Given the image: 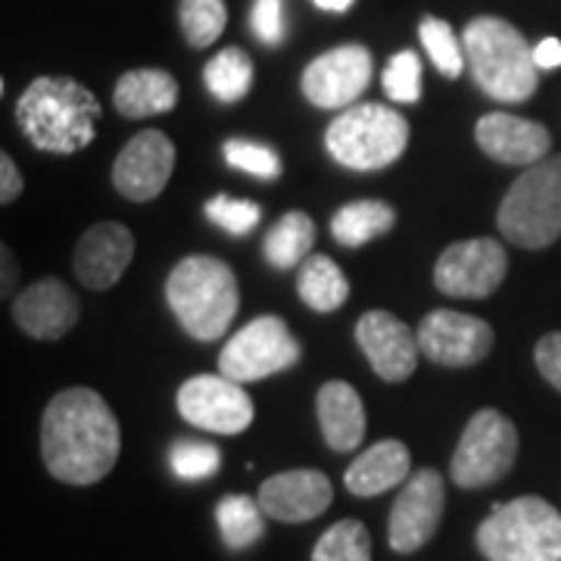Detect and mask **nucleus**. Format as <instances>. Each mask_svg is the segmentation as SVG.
I'll return each instance as SVG.
<instances>
[{
    "label": "nucleus",
    "mask_w": 561,
    "mask_h": 561,
    "mask_svg": "<svg viewBox=\"0 0 561 561\" xmlns=\"http://www.w3.org/2000/svg\"><path fill=\"white\" fill-rule=\"evenodd\" d=\"M113 103L128 119H147L175 110L179 103V81L162 69H131L116 81Z\"/></svg>",
    "instance_id": "obj_23"
},
{
    "label": "nucleus",
    "mask_w": 561,
    "mask_h": 561,
    "mask_svg": "<svg viewBox=\"0 0 561 561\" xmlns=\"http://www.w3.org/2000/svg\"><path fill=\"white\" fill-rule=\"evenodd\" d=\"M508 272L505 247L493 238H471L443 250L434 265V284L446 297L459 300H483L496 294Z\"/></svg>",
    "instance_id": "obj_10"
},
{
    "label": "nucleus",
    "mask_w": 561,
    "mask_h": 561,
    "mask_svg": "<svg viewBox=\"0 0 561 561\" xmlns=\"http://www.w3.org/2000/svg\"><path fill=\"white\" fill-rule=\"evenodd\" d=\"M206 216L213 225H219L221 231L241 238L250 234L262 219V209L256 203L250 201H231V197H216V201L206 203Z\"/></svg>",
    "instance_id": "obj_35"
},
{
    "label": "nucleus",
    "mask_w": 561,
    "mask_h": 561,
    "mask_svg": "<svg viewBox=\"0 0 561 561\" xmlns=\"http://www.w3.org/2000/svg\"><path fill=\"white\" fill-rule=\"evenodd\" d=\"M419 38L427 50L431 62L437 66V72L446 76V79H459L461 76V47L453 25L446 20H437V16H424L419 25Z\"/></svg>",
    "instance_id": "obj_30"
},
{
    "label": "nucleus",
    "mask_w": 561,
    "mask_h": 561,
    "mask_svg": "<svg viewBox=\"0 0 561 561\" xmlns=\"http://www.w3.org/2000/svg\"><path fill=\"white\" fill-rule=\"evenodd\" d=\"M312 561H371V537L365 524L346 518L324 530L312 549Z\"/></svg>",
    "instance_id": "obj_29"
},
{
    "label": "nucleus",
    "mask_w": 561,
    "mask_h": 561,
    "mask_svg": "<svg viewBox=\"0 0 561 561\" xmlns=\"http://www.w3.org/2000/svg\"><path fill=\"white\" fill-rule=\"evenodd\" d=\"M101 113L98 98L69 76H41L16 103L22 135L44 153H76L88 147Z\"/></svg>",
    "instance_id": "obj_2"
},
{
    "label": "nucleus",
    "mask_w": 561,
    "mask_h": 561,
    "mask_svg": "<svg viewBox=\"0 0 561 561\" xmlns=\"http://www.w3.org/2000/svg\"><path fill=\"white\" fill-rule=\"evenodd\" d=\"M324 144L346 169L375 172L400 160L409 144V122L381 103H356L331 122Z\"/></svg>",
    "instance_id": "obj_7"
},
{
    "label": "nucleus",
    "mask_w": 561,
    "mask_h": 561,
    "mask_svg": "<svg viewBox=\"0 0 561 561\" xmlns=\"http://www.w3.org/2000/svg\"><path fill=\"white\" fill-rule=\"evenodd\" d=\"M518 459V431L496 409H481L461 431L449 474L461 490H481L502 481Z\"/></svg>",
    "instance_id": "obj_8"
},
{
    "label": "nucleus",
    "mask_w": 561,
    "mask_h": 561,
    "mask_svg": "<svg viewBox=\"0 0 561 561\" xmlns=\"http://www.w3.org/2000/svg\"><path fill=\"white\" fill-rule=\"evenodd\" d=\"M486 561H561V515L540 496L496 505L478 527Z\"/></svg>",
    "instance_id": "obj_5"
},
{
    "label": "nucleus",
    "mask_w": 561,
    "mask_h": 561,
    "mask_svg": "<svg viewBox=\"0 0 561 561\" xmlns=\"http://www.w3.org/2000/svg\"><path fill=\"white\" fill-rule=\"evenodd\" d=\"M316 7H321V10H328V13H346L356 0H312Z\"/></svg>",
    "instance_id": "obj_41"
},
{
    "label": "nucleus",
    "mask_w": 561,
    "mask_h": 561,
    "mask_svg": "<svg viewBox=\"0 0 561 561\" xmlns=\"http://www.w3.org/2000/svg\"><path fill=\"white\" fill-rule=\"evenodd\" d=\"M16 280V265L10 260V250L3 247V294H10V284Z\"/></svg>",
    "instance_id": "obj_40"
},
{
    "label": "nucleus",
    "mask_w": 561,
    "mask_h": 561,
    "mask_svg": "<svg viewBox=\"0 0 561 561\" xmlns=\"http://www.w3.org/2000/svg\"><path fill=\"white\" fill-rule=\"evenodd\" d=\"M500 231L522 250H542L561 238V157L527 165L505 194Z\"/></svg>",
    "instance_id": "obj_6"
},
{
    "label": "nucleus",
    "mask_w": 561,
    "mask_h": 561,
    "mask_svg": "<svg viewBox=\"0 0 561 561\" xmlns=\"http://www.w3.org/2000/svg\"><path fill=\"white\" fill-rule=\"evenodd\" d=\"M321 434L334 453H353L365 437V405L346 381H328L319 390Z\"/></svg>",
    "instance_id": "obj_22"
},
{
    "label": "nucleus",
    "mask_w": 561,
    "mask_h": 561,
    "mask_svg": "<svg viewBox=\"0 0 561 561\" xmlns=\"http://www.w3.org/2000/svg\"><path fill=\"white\" fill-rule=\"evenodd\" d=\"M383 91L397 103H415L421 98V60L412 50L397 54L383 69Z\"/></svg>",
    "instance_id": "obj_34"
},
{
    "label": "nucleus",
    "mask_w": 561,
    "mask_h": 561,
    "mask_svg": "<svg viewBox=\"0 0 561 561\" xmlns=\"http://www.w3.org/2000/svg\"><path fill=\"white\" fill-rule=\"evenodd\" d=\"M169 465L181 481H206L219 471L221 453L213 443L175 440L169 449Z\"/></svg>",
    "instance_id": "obj_32"
},
{
    "label": "nucleus",
    "mask_w": 561,
    "mask_h": 561,
    "mask_svg": "<svg viewBox=\"0 0 561 561\" xmlns=\"http://www.w3.org/2000/svg\"><path fill=\"white\" fill-rule=\"evenodd\" d=\"M165 300L191 337L216 341L238 316L241 290L228 262L216 256H187L165 280Z\"/></svg>",
    "instance_id": "obj_4"
},
{
    "label": "nucleus",
    "mask_w": 561,
    "mask_h": 561,
    "mask_svg": "<svg viewBox=\"0 0 561 561\" xmlns=\"http://www.w3.org/2000/svg\"><path fill=\"white\" fill-rule=\"evenodd\" d=\"M0 175H3V184H0V201H3V206H7V203H13L22 194V175H20V169H16V162L10 160V153H3V157H0Z\"/></svg>",
    "instance_id": "obj_38"
},
{
    "label": "nucleus",
    "mask_w": 561,
    "mask_h": 561,
    "mask_svg": "<svg viewBox=\"0 0 561 561\" xmlns=\"http://www.w3.org/2000/svg\"><path fill=\"white\" fill-rule=\"evenodd\" d=\"M534 60L540 69H559L561 66V41L559 38H542L534 47Z\"/></svg>",
    "instance_id": "obj_39"
},
{
    "label": "nucleus",
    "mask_w": 561,
    "mask_h": 561,
    "mask_svg": "<svg viewBox=\"0 0 561 561\" xmlns=\"http://www.w3.org/2000/svg\"><path fill=\"white\" fill-rule=\"evenodd\" d=\"M474 138L490 160L524 169L546 160L552 147V138L540 122L522 119L512 113H486L474 128Z\"/></svg>",
    "instance_id": "obj_19"
},
{
    "label": "nucleus",
    "mask_w": 561,
    "mask_h": 561,
    "mask_svg": "<svg viewBox=\"0 0 561 561\" xmlns=\"http://www.w3.org/2000/svg\"><path fill=\"white\" fill-rule=\"evenodd\" d=\"M206 88L219 103H238L247 98L253 84V60L241 47H225L213 60L206 62Z\"/></svg>",
    "instance_id": "obj_27"
},
{
    "label": "nucleus",
    "mask_w": 561,
    "mask_h": 561,
    "mask_svg": "<svg viewBox=\"0 0 561 561\" xmlns=\"http://www.w3.org/2000/svg\"><path fill=\"white\" fill-rule=\"evenodd\" d=\"M228 22V10L221 0H181V28L191 47H209L219 41Z\"/></svg>",
    "instance_id": "obj_31"
},
{
    "label": "nucleus",
    "mask_w": 561,
    "mask_h": 561,
    "mask_svg": "<svg viewBox=\"0 0 561 561\" xmlns=\"http://www.w3.org/2000/svg\"><path fill=\"white\" fill-rule=\"evenodd\" d=\"M300 356V343L287 331V324L278 316H262L225 343L219 356V371L238 383L262 381L284 368H294Z\"/></svg>",
    "instance_id": "obj_9"
},
{
    "label": "nucleus",
    "mask_w": 561,
    "mask_h": 561,
    "mask_svg": "<svg viewBox=\"0 0 561 561\" xmlns=\"http://www.w3.org/2000/svg\"><path fill=\"white\" fill-rule=\"evenodd\" d=\"M443 518V478L434 468H421L415 471L402 493L393 502L390 512V546L393 552H419L424 542L437 534Z\"/></svg>",
    "instance_id": "obj_14"
},
{
    "label": "nucleus",
    "mask_w": 561,
    "mask_h": 561,
    "mask_svg": "<svg viewBox=\"0 0 561 561\" xmlns=\"http://www.w3.org/2000/svg\"><path fill=\"white\" fill-rule=\"evenodd\" d=\"M262 505L250 496H225L216 508V522H219L221 540L228 549H247L260 540L265 534V522H262Z\"/></svg>",
    "instance_id": "obj_28"
},
{
    "label": "nucleus",
    "mask_w": 561,
    "mask_h": 561,
    "mask_svg": "<svg viewBox=\"0 0 561 561\" xmlns=\"http://www.w3.org/2000/svg\"><path fill=\"white\" fill-rule=\"evenodd\" d=\"M393 221H397L393 206L381 201H356L334 213L331 231L343 247H362V243L387 234L393 228Z\"/></svg>",
    "instance_id": "obj_25"
},
{
    "label": "nucleus",
    "mask_w": 561,
    "mask_h": 561,
    "mask_svg": "<svg viewBox=\"0 0 561 561\" xmlns=\"http://www.w3.org/2000/svg\"><path fill=\"white\" fill-rule=\"evenodd\" d=\"M119 421L101 393L72 387L50 400L41 421V456L57 481H103L119 459Z\"/></svg>",
    "instance_id": "obj_1"
},
{
    "label": "nucleus",
    "mask_w": 561,
    "mask_h": 561,
    "mask_svg": "<svg viewBox=\"0 0 561 561\" xmlns=\"http://www.w3.org/2000/svg\"><path fill=\"white\" fill-rule=\"evenodd\" d=\"M534 362H537L542 378L561 393V331H552V334H546V337L537 343Z\"/></svg>",
    "instance_id": "obj_37"
},
{
    "label": "nucleus",
    "mask_w": 561,
    "mask_h": 561,
    "mask_svg": "<svg viewBox=\"0 0 561 561\" xmlns=\"http://www.w3.org/2000/svg\"><path fill=\"white\" fill-rule=\"evenodd\" d=\"M253 32L265 44H278L284 38V3L280 0H256L253 3Z\"/></svg>",
    "instance_id": "obj_36"
},
{
    "label": "nucleus",
    "mask_w": 561,
    "mask_h": 561,
    "mask_svg": "<svg viewBox=\"0 0 561 561\" xmlns=\"http://www.w3.org/2000/svg\"><path fill=\"white\" fill-rule=\"evenodd\" d=\"M368 81H371V54L362 44H343L306 66L302 94L321 110H343L359 101Z\"/></svg>",
    "instance_id": "obj_13"
},
{
    "label": "nucleus",
    "mask_w": 561,
    "mask_h": 561,
    "mask_svg": "<svg viewBox=\"0 0 561 561\" xmlns=\"http://www.w3.org/2000/svg\"><path fill=\"white\" fill-rule=\"evenodd\" d=\"M312 243H316V221L300 209H294L265 234L262 253L275 268H294L297 262L309 260Z\"/></svg>",
    "instance_id": "obj_26"
},
{
    "label": "nucleus",
    "mask_w": 561,
    "mask_h": 561,
    "mask_svg": "<svg viewBox=\"0 0 561 561\" xmlns=\"http://www.w3.org/2000/svg\"><path fill=\"white\" fill-rule=\"evenodd\" d=\"M135 260V234L119 221H101L84 231L76 250V275L91 290H106Z\"/></svg>",
    "instance_id": "obj_18"
},
{
    "label": "nucleus",
    "mask_w": 561,
    "mask_h": 561,
    "mask_svg": "<svg viewBox=\"0 0 561 561\" xmlns=\"http://www.w3.org/2000/svg\"><path fill=\"white\" fill-rule=\"evenodd\" d=\"M412 459L409 449L400 440H381L375 446H368L359 459L346 468V490L353 496H381L387 490L400 486L402 481H409L412 474Z\"/></svg>",
    "instance_id": "obj_21"
},
{
    "label": "nucleus",
    "mask_w": 561,
    "mask_h": 561,
    "mask_svg": "<svg viewBox=\"0 0 561 561\" xmlns=\"http://www.w3.org/2000/svg\"><path fill=\"white\" fill-rule=\"evenodd\" d=\"M13 319L28 337L57 341L69 334L79 321V300L76 294L57 278H44L22 290L13 302Z\"/></svg>",
    "instance_id": "obj_20"
},
{
    "label": "nucleus",
    "mask_w": 561,
    "mask_h": 561,
    "mask_svg": "<svg viewBox=\"0 0 561 561\" xmlns=\"http://www.w3.org/2000/svg\"><path fill=\"white\" fill-rule=\"evenodd\" d=\"M471 76L486 98L502 103H524L540 84V66L534 47L512 22L500 16H478L461 32Z\"/></svg>",
    "instance_id": "obj_3"
},
{
    "label": "nucleus",
    "mask_w": 561,
    "mask_h": 561,
    "mask_svg": "<svg viewBox=\"0 0 561 561\" xmlns=\"http://www.w3.org/2000/svg\"><path fill=\"white\" fill-rule=\"evenodd\" d=\"M415 334H419L421 353L431 362L449 365V368L478 365L493 350V328L483 319L465 316L456 309L427 312Z\"/></svg>",
    "instance_id": "obj_12"
},
{
    "label": "nucleus",
    "mask_w": 561,
    "mask_h": 561,
    "mask_svg": "<svg viewBox=\"0 0 561 561\" xmlns=\"http://www.w3.org/2000/svg\"><path fill=\"white\" fill-rule=\"evenodd\" d=\"M225 160L228 165L241 169V172H250L256 179H278L280 175V160L278 153L265 144H253V140H228L225 147Z\"/></svg>",
    "instance_id": "obj_33"
},
{
    "label": "nucleus",
    "mask_w": 561,
    "mask_h": 561,
    "mask_svg": "<svg viewBox=\"0 0 561 561\" xmlns=\"http://www.w3.org/2000/svg\"><path fill=\"white\" fill-rule=\"evenodd\" d=\"M175 169V144L162 131H140L113 162V187L135 203L157 201Z\"/></svg>",
    "instance_id": "obj_15"
},
{
    "label": "nucleus",
    "mask_w": 561,
    "mask_h": 561,
    "mask_svg": "<svg viewBox=\"0 0 561 561\" xmlns=\"http://www.w3.org/2000/svg\"><path fill=\"white\" fill-rule=\"evenodd\" d=\"M300 300L312 312H337L350 297V280L341 272V265L328 256H309L302 262L300 278H297Z\"/></svg>",
    "instance_id": "obj_24"
},
{
    "label": "nucleus",
    "mask_w": 561,
    "mask_h": 561,
    "mask_svg": "<svg viewBox=\"0 0 561 561\" xmlns=\"http://www.w3.org/2000/svg\"><path fill=\"white\" fill-rule=\"evenodd\" d=\"M356 341L381 381L402 383L415 375L421 356L419 334H412V328L393 312L383 309L365 312L356 324Z\"/></svg>",
    "instance_id": "obj_16"
},
{
    "label": "nucleus",
    "mask_w": 561,
    "mask_h": 561,
    "mask_svg": "<svg viewBox=\"0 0 561 561\" xmlns=\"http://www.w3.org/2000/svg\"><path fill=\"white\" fill-rule=\"evenodd\" d=\"M181 419L209 434H243L253 424V400L241 383L225 375H197L181 383Z\"/></svg>",
    "instance_id": "obj_11"
},
{
    "label": "nucleus",
    "mask_w": 561,
    "mask_h": 561,
    "mask_svg": "<svg viewBox=\"0 0 561 561\" xmlns=\"http://www.w3.org/2000/svg\"><path fill=\"white\" fill-rule=\"evenodd\" d=\"M334 500L331 481L312 471V468H297L275 474L260 486V505L268 518L284 524H302L319 518L321 512Z\"/></svg>",
    "instance_id": "obj_17"
}]
</instances>
